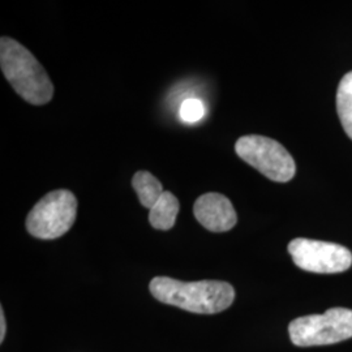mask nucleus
Returning a JSON list of instances; mask_svg holds the SVG:
<instances>
[{
  "instance_id": "obj_8",
  "label": "nucleus",
  "mask_w": 352,
  "mask_h": 352,
  "mask_svg": "<svg viewBox=\"0 0 352 352\" xmlns=\"http://www.w3.org/2000/svg\"><path fill=\"white\" fill-rule=\"evenodd\" d=\"M180 204L175 196L166 190L162 197L153 206L149 213V222L157 230H170L175 225Z\"/></svg>"
},
{
  "instance_id": "obj_6",
  "label": "nucleus",
  "mask_w": 352,
  "mask_h": 352,
  "mask_svg": "<svg viewBox=\"0 0 352 352\" xmlns=\"http://www.w3.org/2000/svg\"><path fill=\"white\" fill-rule=\"evenodd\" d=\"M289 252L298 267L311 273L336 274L352 265V253L346 247L321 240L294 239Z\"/></svg>"
},
{
  "instance_id": "obj_3",
  "label": "nucleus",
  "mask_w": 352,
  "mask_h": 352,
  "mask_svg": "<svg viewBox=\"0 0 352 352\" xmlns=\"http://www.w3.org/2000/svg\"><path fill=\"white\" fill-rule=\"evenodd\" d=\"M77 199L71 190L58 189L43 196L26 217V230L38 239H56L74 226Z\"/></svg>"
},
{
  "instance_id": "obj_9",
  "label": "nucleus",
  "mask_w": 352,
  "mask_h": 352,
  "mask_svg": "<svg viewBox=\"0 0 352 352\" xmlns=\"http://www.w3.org/2000/svg\"><path fill=\"white\" fill-rule=\"evenodd\" d=\"M132 187L136 190L142 206L151 209L164 195L162 183L148 171H139L132 179Z\"/></svg>"
},
{
  "instance_id": "obj_5",
  "label": "nucleus",
  "mask_w": 352,
  "mask_h": 352,
  "mask_svg": "<svg viewBox=\"0 0 352 352\" xmlns=\"http://www.w3.org/2000/svg\"><path fill=\"white\" fill-rule=\"evenodd\" d=\"M235 151L244 162L273 182L286 183L296 173L292 155L276 140L258 135L243 136L236 141Z\"/></svg>"
},
{
  "instance_id": "obj_10",
  "label": "nucleus",
  "mask_w": 352,
  "mask_h": 352,
  "mask_svg": "<svg viewBox=\"0 0 352 352\" xmlns=\"http://www.w3.org/2000/svg\"><path fill=\"white\" fill-rule=\"evenodd\" d=\"M337 111L340 124L352 140V71L340 80L337 91Z\"/></svg>"
},
{
  "instance_id": "obj_12",
  "label": "nucleus",
  "mask_w": 352,
  "mask_h": 352,
  "mask_svg": "<svg viewBox=\"0 0 352 352\" xmlns=\"http://www.w3.org/2000/svg\"><path fill=\"white\" fill-rule=\"evenodd\" d=\"M6 317H4V312H3V308L0 311V342H3L4 340V336H6Z\"/></svg>"
},
{
  "instance_id": "obj_2",
  "label": "nucleus",
  "mask_w": 352,
  "mask_h": 352,
  "mask_svg": "<svg viewBox=\"0 0 352 352\" xmlns=\"http://www.w3.org/2000/svg\"><path fill=\"white\" fill-rule=\"evenodd\" d=\"M0 65L14 91L32 104L49 103L54 85L37 58L12 38L0 39Z\"/></svg>"
},
{
  "instance_id": "obj_11",
  "label": "nucleus",
  "mask_w": 352,
  "mask_h": 352,
  "mask_svg": "<svg viewBox=\"0 0 352 352\" xmlns=\"http://www.w3.org/2000/svg\"><path fill=\"white\" fill-rule=\"evenodd\" d=\"M179 113L186 123H197L206 115V106L199 98H187L182 103Z\"/></svg>"
},
{
  "instance_id": "obj_1",
  "label": "nucleus",
  "mask_w": 352,
  "mask_h": 352,
  "mask_svg": "<svg viewBox=\"0 0 352 352\" xmlns=\"http://www.w3.org/2000/svg\"><path fill=\"white\" fill-rule=\"evenodd\" d=\"M149 289L157 300L200 315L219 314L235 299L234 287L222 280L182 282L173 278L155 277L151 279Z\"/></svg>"
},
{
  "instance_id": "obj_7",
  "label": "nucleus",
  "mask_w": 352,
  "mask_h": 352,
  "mask_svg": "<svg viewBox=\"0 0 352 352\" xmlns=\"http://www.w3.org/2000/svg\"><path fill=\"white\" fill-rule=\"evenodd\" d=\"M196 219L209 231L226 232L236 225L238 215L231 201L221 193H205L193 206Z\"/></svg>"
},
{
  "instance_id": "obj_4",
  "label": "nucleus",
  "mask_w": 352,
  "mask_h": 352,
  "mask_svg": "<svg viewBox=\"0 0 352 352\" xmlns=\"http://www.w3.org/2000/svg\"><path fill=\"white\" fill-rule=\"evenodd\" d=\"M289 338L295 346L312 347L338 343L352 338V311L331 308L324 315L295 318L289 327Z\"/></svg>"
}]
</instances>
